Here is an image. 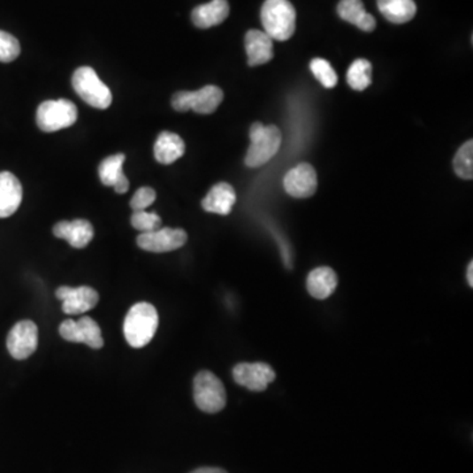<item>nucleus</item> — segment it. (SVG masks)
Returning a JSON list of instances; mask_svg holds the SVG:
<instances>
[{"label": "nucleus", "instance_id": "obj_1", "mask_svg": "<svg viewBox=\"0 0 473 473\" xmlns=\"http://www.w3.org/2000/svg\"><path fill=\"white\" fill-rule=\"evenodd\" d=\"M158 312L149 302H139L129 309L124 321L126 342L134 348H142L151 342L158 329Z\"/></svg>", "mask_w": 473, "mask_h": 473}, {"label": "nucleus", "instance_id": "obj_2", "mask_svg": "<svg viewBox=\"0 0 473 473\" xmlns=\"http://www.w3.org/2000/svg\"><path fill=\"white\" fill-rule=\"evenodd\" d=\"M261 20L264 32L277 42H286L296 31V10L289 0H266Z\"/></svg>", "mask_w": 473, "mask_h": 473}, {"label": "nucleus", "instance_id": "obj_3", "mask_svg": "<svg viewBox=\"0 0 473 473\" xmlns=\"http://www.w3.org/2000/svg\"><path fill=\"white\" fill-rule=\"evenodd\" d=\"M282 145V132L275 126L254 123L250 128V148L245 156L246 166L256 169L271 161Z\"/></svg>", "mask_w": 473, "mask_h": 473}, {"label": "nucleus", "instance_id": "obj_4", "mask_svg": "<svg viewBox=\"0 0 473 473\" xmlns=\"http://www.w3.org/2000/svg\"><path fill=\"white\" fill-rule=\"evenodd\" d=\"M72 88L83 102L97 110H105L112 103V94L93 67L82 66L72 75Z\"/></svg>", "mask_w": 473, "mask_h": 473}, {"label": "nucleus", "instance_id": "obj_5", "mask_svg": "<svg viewBox=\"0 0 473 473\" xmlns=\"http://www.w3.org/2000/svg\"><path fill=\"white\" fill-rule=\"evenodd\" d=\"M77 120V105L67 99L47 100L37 108V126L47 134L70 128Z\"/></svg>", "mask_w": 473, "mask_h": 473}, {"label": "nucleus", "instance_id": "obj_6", "mask_svg": "<svg viewBox=\"0 0 473 473\" xmlns=\"http://www.w3.org/2000/svg\"><path fill=\"white\" fill-rule=\"evenodd\" d=\"M194 399L202 412L210 415L221 412L226 405L225 386L212 372H199L194 380Z\"/></svg>", "mask_w": 473, "mask_h": 473}, {"label": "nucleus", "instance_id": "obj_7", "mask_svg": "<svg viewBox=\"0 0 473 473\" xmlns=\"http://www.w3.org/2000/svg\"><path fill=\"white\" fill-rule=\"evenodd\" d=\"M224 100V93L217 86H205L197 91H180L172 96V104L178 112L195 111L200 115H210Z\"/></svg>", "mask_w": 473, "mask_h": 473}, {"label": "nucleus", "instance_id": "obj_8", "mask_svg": "<svg viewBox=\"0 0 473 473\" xmlns=\"http://www.w3.org/2000/svg\"><path fill=\"white\" fill-rule=\"evenodd\" d=\"M37 345H39V329L32 321H20L8 332L7 348L13 359L18 361L28 359L36 351Z\"/></svg>", "mask_w": 473, "mask_h": 473}, {"label": "nucleus", "instance_id": "obj_9", "mask_svg": "<svg viewBox=\"0 0 473 473\" xmlns=\"http://www.w3.org/2000/svg\"><path fill=\"white\" fill-rule=\"evenodd\" d=\"M59 334L65 340L75 343H85L91 348H102L104 345L102 331L96 321L88 316H83L78 321L66 320L59 326Z\"/></svg>", "mask_w": 473, "mask_h": 473}, {"label": "nucleus", "instance_id": "obj_10", "mask_svg": "<svg viewBox=\"0 0 473 473\" xmlns=\"http://www.w3.org/2000/svg\"><path fill=\"white\" fill-rule=\"evenodd\" d=\"M57 299L62 300V310L66 315H83L94 309L99 302V294L91 286H59L56 292Z\"/></svg>", "mask_w": 473, "mask_h": 473}, {"label": "nucleus", "instance_id": "obj_11", "mask_svg": "<svg viewBox=\"0 0 473 473\" xmlns=\"http://www.w3.org/2000/svg\"><path fill=\"white\" fill-rule=\"evenodd\" d=\"M187 242V233L183 229L159 228L150 233L137 237V245L149 253H169L182 248Z\"/></svg>", "mask_w": 473, "mask_h": 473}, {"label": "nucleus", "instance_id": "obj_12", "mask_svg": "<svg viewBox=\"0 0 473 473\" xmlns=\"http://www.w3.org/2000/svg\"><path fill=\"white\" fill-rule=\"evenodd\" d=\"M286 194L296 199H307L317 191V172L313 166L301 164L286 172L284 177Z\"/></svg>", "mask_w": 473, "mask_h": 473}, {"label": "nucleus", "instance_id": "obj_13", "mask_svg": "<svg viewBox=\"0 0 473 473\" xmlns=\"http://www.w3.org/2000/svg\"><path fill=\"white\" fill-rule=\"evenodd\" d=\"M233 378L240 385L262 392L277 378V374L266 363H240L233 369Z\"/></svg>", "mask_w": 473, "mask_h": 473}, {"label": "nucleus", "instance_id": "obj_14", "mask_svg": "<svg viewBox=\"0 0 473 473\" xmlns=\"http://www.w3.org/2000/svg\"><path fill=\"white\" fill-rule=\"evenodd\" d=\"M53 234L67 240L72 248H83L93 240L94 228L88 220L59 221L54 225Z\"/></svg>", "mask_w": 473, "mask_h": 473}, {"label": "nucleus", "instance_id": "obj_15", "mask_svg": "<svg viewBox=\"0 0 473 473\" xmlns=\"http://www.w3.org/2000/svg\"><path fill=\"white\" fill-rule=\"evenodd\" d=\"M245 48L250 66H259L274 58V45L266 32L256 29L248 31L245 37Z\"/></svg>", "mask_w": 473, "mask_h": 473}, {"label": "nucleus", "instance_id": "obj_16", "mask_svg": "<svg viewBox=\"0 0 473 473\" xmlns=\"http://www.w3.org/2000/svg\"><path fill=\"white\" fill-rule=\"evenodd\" d=\"M23 200V187L15 175L8 172H0V218L12 216L20 207Z\"/></svg>", "mask_w": 473, "mask_h": 473}, {"label": "nucleus", "instance_id": "obj_17", "mask_svg": "<svg viewBox=\"0 0 473 473\" xmlns=\"http://www.w3.org/2000/svg\"><path fill=\"white\" fill-rule=\"evenodd\" d=\"M124 162H126L124 154H115L103 159L99 164V177L103 185L115 188L118 194H126L129 189L128 178L123 172Z\"/></svg>", "mask_w": 473, "mask_h": 473}, {"label": "nucleus", "instance_id": "obj_18", "mask_svg": "<svg viewBox=\"0 0 473 473\" xmlns=\"http://www.w3.org/2000/svg\"><path fill=\"white\" fill-rule=\"evenodd\" d=\"M236 200L234 188L229 183L221 182L210 188L207 196L202 199V205L207 212L226 216L233 210Z\"/></svg>", "mask_w": 473, "mask_h": 473}, {"label": "nucleus", "instance_id": "obj_19", "mask_svg": "<svg viewBox=\"0 0 473 473\" xmlns=\"http://www.w3.org/2000/svg\"><path fill=\"white\" fill-rule=\"evenodd\" d=\"M229 11L228 0H212L207 4L197 5L192 11V21L197 28H212L226 20Z\"/></svg>", "mask_w": 473, "mask_h": 473}, {"label": "nucleus", "instance_id": "obj_20", "mask_svg": "<svg viewBox=\"0 0 473 473\" xmlns=\"http://www.w3.org/2000/svg\"><path fill=\"white\" fill-rule=\"evenodd\" d=\"M337 10L342 20L354 24L362 31L372 32L377 28V20L367 12L362 0H340Z\"/></svg>", "mask_w": 473, "mask_h": 473}, {"label": "nucleus", "instance_id": "obj_21", "mask_svg": "<svg viewBox=\"0 0 473 473\" xmlns=\"http://www.w3.org/2000/svg\"><path fill=\"white\" fill-rule=\"evenodd\" d=\"M185 151V141L172 132H162L154 145V156L162 164H174L183 156Z\"/></svg>", "mask_w": 473, "mask_h": 473}, {"label": "nucleus", "instance_id": "obj_22", "mask_svg": "<svg viewBox=\"0 0 473 473\" xmlns=\"http://www.w3.org/2000/svg\"><path fill=\"white\" fill-rule=\"evenodd\" d=\"M338 278L331 267L313 270L307 279L308 292L318 300L328 299L337 288Z\"/></svg>", "mask_w": 473, "mask_h": 473}, {"label": "nucleus", "instance_id": "obj_23", "mask_svg": "<svg viewBox=\"0 0 473 473\" xmlns=\"http://www.w3.org/2000/svg\"><path fill=\"white\" fill-rule=\"evenodd\" d=\"M381 15L394 24H405L417 13V5L413 0H378Z\"/></svg>", "mask_w": 473, "mask_h": 473}, {"label": "nucleus", "instance_id": "obj_24", "mask_svg": "<svg viewBox=\"0 0 473 473\" xmlns=\"http://www.w3.org/2000/svg\"><path fill=\"white\" fill-rule=\"evenodd\" d=\"M347 82L351 88L363 91L371 85L372 66L367 59H356L347 72Z\"/></svg>", "mask_w": 473, "mask_h": 473}, {"label": "nucleus", "instance_id": "obj_25", "mask_svg": "<svg viewBox=\"0 0 473 473\" xmlns=\"http://www.w3.org/2000/svg\"><path fill=\"white\" fill-rule=\"evenodd\" d=\"M454 170L462 179L471 180L473 178V141L469 140L459 149L454 159Z\"/></svg>", "mask_w": 473, "mask_h": 473}, {"label": "nucleus", "instance_id": "obj_26", "mask_svg": "<svg viewBox=\"0 0 473 473\" xmlns=\"http://www.w3.org/2000/svg\"><path fill=\"white\" fill-rule=\"evenodd\" d=\"M310 70L313 75L317 78L318 82L326 88H332L337 86V72L332 69V65L326 59L315 58L310 62Z\"/></svg>", "mask_w": 473, "mask_h": 473}, {"label": "nucleus", "instance_id": "obj_27", "mask_svg": "<svg viewBox=\"0 0 473 473\" xmlns=\"http://www.w3.org/2000/svg\"><path fill=\"white\" fill-rule=\"evenodd\" d=\"M131 223L141 233H150L161 228L162 220L156 213L137 210L132 215Z\"/></svg>", "mask_w": 473, "mask_h": 473}, {"label": "nucleus", "instance_id": "obj_28", "mask_svg": "<svg viewBox=\"0 0 473 473\" xmlns=\"http://www.w3.org/2000/svg\"><path fill=\"white\" fill-rule=\"evenodd\" d=\"M20 50V44L16 37L7 32L0 31V62L8 64V62L15 61Z\"/></svg>", "mask_w": 473, "mask_h": 473}, {"label": "nucleus", "instance_id": "obj_29", "mask_svg": "<svg viewBox=\"0 0 473 473\" xmlns=\"http://www.w3.org/2000/svg\"><path fill=\"white\" fill-rule=\"evenodd\" d=\"M156 194L153 188L141 187L137 189L136 194L134 195L131 200V207L134 212L137 210H145L146 208L150 207L156 202Z\"/></svg>", "mask_w": 473, "mask_h": 473}, {"label": "nucleus", "instance_id": "obj_30", "mask_svg": "<svg viewBox=\"0 0 473 473\" xmlns=\"http://www.w3.org/2000/svg\"><path fill=\"white\" fill-rule=\"evenodd\" d=\"M191 473H228L221 469H215V467H202V469H195Z\"/></svg>", "mask_w": 473, "mask_h": 473}, {"label": "nucleus", "instance_id": "obj_31", "mask_svg": "<svg viewBox=\"0 0 473 473\" xmlns=\"http://www.w3.org/2000/svg\"><path fill=\"white\" fill-rule=\"evenodd\" d=\"M473 263H469V270H467V280H469V286H473Z\"/></svg>", "mask_w": 473, "mask_h": 473}]
</instances>
